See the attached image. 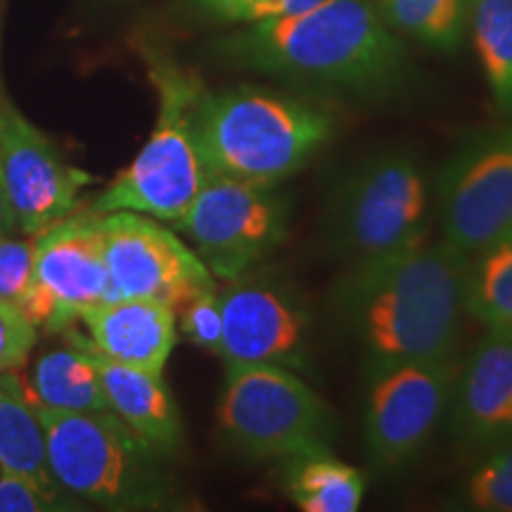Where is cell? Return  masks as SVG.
<instances>
[{"mask_svg": "<svg viewBox=\"0 0 512 512\" xmlns=\"http://www.w3.org/2000/svg\"><path fill=\"white\" fill-rule=\"evenodd\" d=\"M467 316L484 328L512 325V228L470 256Z\"/></svg>", "mask_w": 512, "mask_h": 512, "instance_id": "7402d4cb", "label": "cell"}, {"mask_svg": "<svg viewBox=\"0 0 512 512\" xmlns=\"http://www.w3.org/2000/svg\"><path fill=\"white\" fill-rule=\"evenodd\" d=\"M432 183L406 147H389L349 166L332 185L323 240L347 266L366 264L425 242Z\"/></svg>", "mask_w": 512, "mask_h": 512, "instance_id": "8992f818", "label": "cell"}, {"mask_svg": "<svg viewBox=\"0 0 512 512\" xmlns=\"http://www.w3.org/2000/svg\"><path fill=\"white\" fill-rule=\"evenodd\" d=\"M36 337L38 328L22 309L0 299V373L22 368L36 347Z\"/></svg>", "mask_w": 512, "mask_h": 512, "instance_id": "4316f807", "label": "cell"}, {"mask_svg": "<svg viewBox=\"0 0 512 512\" xmlns=\"http://www.w3.org/2000/svg\"><path fill=\"white\" fill-rule=\"evenodd\" d=\"M55 482L76 501L117 512L188 510L190 498L147 446L112 411L57 413L38 406Z\"/></svg>", "mask_w": 512, "mask_h": 512, "instance_id": "277c9868", "label": "cell"}, {"mask_svg": "<svg viewBox=\"0 0 512 512\" xmlns=\"http://www.w3.org/2000/svg\"><path fill=\"white\" fill-rule=\"evenodd\" d=\"M470 29L496 107L512 117V0H472Z\"/></svg>", "mask_w": 512, "mask_h": 512, "instance_id": "603a6c76", "label": "cell"}, {"mask_svg": "<svg viewBox=\"0 0 512 512\" xmlns=\"http://www.w3.org/2000/svg\"><path fill=\"white\" fill-rule=\"evenodd\" d=\"M195 131L209 174L280 185L328 147L337 119L323 105L297 95L252 86L216 93L204 88Z\"/></svg>", "mask_w": 512, "mask_h": 512, "instance_id": "3957f363", "label": "cell"}, {"mask_svg": "<svg viewBox=\"0 0 512 512\" xmlns=\"http://www.w3.org/2000/svg\"><path fill=\"white\" fill-rule=\"evenodd\" d=\"M482 456L460 489L458 505L479 512H512V439Z\"/></svg>", "mask_w": 512, "mask_h": 512, "instance_id": "cb8c5ba5", "label": "cell"}, {"mask_svg": "<svg viewBox=\"0 0 512 512\" xmlns=\"http://www.w3.org/2000/svg\"><path fill=\"white\" fill-rule=\"evenodd\" d=\"M448 418L467 451L486 453L512 439V325L484 328L458 366Z\"/></svg>", "mask_w": 512, "mask_h": 512, "instance_id": "9a60e30c", "label": "cell"}, {"mask_svg": "<svg viewBox=\"0 0 512 512\" xmlns=\"http://www.w3.org/2000/svg\"><path fill=\"white\" fill-rule=\"evenodd\" d=\"M81 323L88 330L81 339L100 356L155 375L164 373L178 339L176 311L150 299H110L83 313Z\"/></svg>", "mask_w": 512, "mask_h": 512, "instance_id": "2e32d148", "label": "cell"}, {"mask_svg": "<svg viewBox=\"0 0 512 512\" xmlns=\"http://www.w3.org/2000/svg\"><path fill=\"white\" fill-rule=\"evenodd\" d=\"M467 271L470 256L444 240L347 266L330 290V313L368 380L403 363L456 356Z\"/></svg>", "mask_w": 512, "mask_h": 512, "instance_id": "6da1fadb", "label": "cell"}, {"mask_svg": "<svg viewBox=\"0 0 512 512\" xmlns=\"http://www.w3.org/2000/svg\"><path fill=\"white\" fill-rule=\"evenodd\" d=\"M64 505L57 498L48 496L27 479L0 472V512H64Z\"/></svg>", "mask_w": 512, "mask_h": 512, "instance_id": "f1b7e54d", "label": "cell"}, {"mask_svg": "<svg viewBox=\"0 0 512 512\" xmlns=\"http://www.w3.org/2000/svg\"><path fill=\"white\" fill-rule=\"evenodd\" d=\"M93 176L60 155L46 133L0 93V185L27 238L74 214Z\"/></svg>", "mask_w": 512, "mask_h": 512, "instance_id": "5bb4252c", "label": "cell"}, {"mask_svg": "<svg viewBox=\"0 0 512 512\" xmlns=\"http://www.w3.org/2000/svg\"><path fill=\"white\" fill-rule=\"evenodd\" d=\"M235 69L306 93L382 100L411 74L406 46L366 0H320L299 15L247 24L216 43Z\"/></svg>", "mask_w": 512, "mask_h": 512, "instance_id": "7a4b0ae2", "label": "cell"}, {"mask_svg": "<svg viewBox=\"0 0 512 512\" xmlns=\"http://www.w3.org/2000/svg\"><path fill=\"white\" fill-rule=\"evenodd\" d=\"M219 290L223 368L280 366L302 373L309 366L311 318L285 280L256 268L226 280Z\"/></svg>", "mask_w": 512, "mask_h": 512, "instance_id": "7c38bea8", "label": "cell"}, {"mask_svg": "<svg viewBox=\"0 0 512 512\" xmlns=\"http://www.w3.org/2000/svg\"><path fill=\"white\" fill-rule=\"evenodd\" d=\"M0 472L27 479L69 510H83L81 501L55 482L38 401L12 370L0 373Z\"/></svg>", "mask_w": 512, "mask_h": 512, "instance_id": "ac0fdd59", "label": "cell"}, {"mask_svg": "<svg viewBox=\"0 0 512 512\" xmlns=\"http://www.w3.org/2000/svg\"><path fill=\"white\" fill-rule=\"evenodd\" d=\"M318 3L320 0H190V8L211 22L247 27L299 15Z\"/></svg>", "mask_w": 512, "mask_h": 512, "instance_id": "d4e9b609", "label": "cell"}, {"mask_svg": "<svg viewBox=\"0 0 512 512\" xmlns=\"http://www.w3.org/2000/svg\"><path fill=\"white\" fill-rule=\"evenodd\" d=\"M110 299V275L93 211L69 214L34 235V271L17 306L36 328L69 330L88 309Z\"/></svg>", "mask_w": 512, "mask_h": 512, "instance_id": "4fadbf2b", "label": "cell"}, {"mask_svg": "<svg viewBox=\"0 0 512 512\" xmlns=\"http://www.w3.org/2000/svg\"><path fill=\"white\" fill-rule=\"evenodd\" d=\"M472 0H382L380 15L396 34L453 53L470 29Z\"/></svg>", "mask_w": 512, "mask_h": 512, "instance_id": "44dd1931", "label": "cell"}, {"mask_svg": "<svg viewBox=\"0 0 512 512\" xmlns=\"http://www.w3.org/2000/svg\"><path fill=\"white\" fill-rule=\"evenodd\" d=\"M17 230L15 216H12V209L8 200H5L3 185H0V235H12Z\"/></svg>", "mask_w": 512, "mask_h": 512, "instance_id": "f546056e", "label": "cell"}, {"mask_svg": "<svg viewBox=\"0 0 512 512\" xmlns=\"http://www.w3.org/2000/svg\"><path fill=\"white\" fill-rule=\"evenodd\" d=\"M178 313H181V332L188 337V342L207 354L219 356L223 335L219 287L197 294Z\"/></svg>", "mask_w": 512, "mask_h": 512, "instance_id": "484cf974", "label": "cell"}, {"mask_svg": "<svg viewBox=\"0 0 512 512\" xmlns=\"http://www.w3.org/2000/svg\"><path fill=\"white\" fill-rule=\"evenodd\" d=\"M67 332L69 339H74L93 356L110 411L164 458L176 456L178 448L183 446V420L162 375L114 363L88 347L79 332L72 328Z\"/></svg>", "mask_w": 512, "mask_h": 512, "instance_id": "e0dca14e", "label": "cell"}, {"mask_svg": "<svg viewBox=\"0 0 512 512\" xmlns=\"http://www.w3.org/2000/svg\"><path fill=\"white\" fill-rule=\"evenodd\" d=\"M290 197L280 185L207 174L174 226L214 278L233 280L266 261L290 235Z\"/></svg>", "mask_w": 512, "mask_h": 512, "instance_id": "ba28073f", "label": "cell"}, {"mask_svg": "<svg viewBox=\"0 0 512 512\" xmlns=\"http://www.w3.org/2000/svg\"><path fill=\"white\" fill-rule=\"evenodd\" d=\"M458 366L456 356H444L370 377L363 441L375 470H401L430 444L448 415Z\"/></svg>", "mask_w": 512, "mask_h": 512, "instance_id": "8fae6325", "label": "cell"}, {"mask_svg": "<svg viewBox=\"0 0 512 512\" xmlns=\"http://www.w3.org/2000/svg\"><path fill=\"white\" fill-rule=\"evenodd\" d=\"M434 200L441 240L465 256L512 228V117L448 157Z\"/></svg>", "mask_w": 512, "mask_h": 512, "instance_id": "30bf717a", "label": "cell"}, {"mask_svg": "<svg viewBox=\"0 0 512 512\" xmlns=\"http://www.w3.org/2000/svg\"><path fill=\"white\" fill-rule=\"evenodd\" d=\"M72 347L48 351L31 370V394L38 406L57 413L110 411L93 356L74 339Z\"/></svg>", "mask_w": 512, "mask_h": 512, "instance_id": "ffe728a7", "label": "cell"}, {"mask_svg": "<svg viewBox=\"0 0 512 512\" xmlns=\"http://www.w3.org/2000/svg\"><path fill=\"white\" fill-rule=\"evenodd\" d=\"M34 238L22 240L0 235V299L17 304L31 283Z\"/></svg>", "mask_w": 512, "mask_h": 512, "instance_id": "83f0119b", "label": "cell"}, {"mask_svg": "<svg viewBox=\"0 0 512 512\" xmlns=\"http://www.w3.org/2000/svg\"><path fill=\"white\" fill-rule=\"evenodd\" d=\"M95 216L112 299H150L178 313L197 294L219 287L195 249L164 221L136 211Z\"/></svg>", "mask_w": 512, "mask_h": 512, "instance_id": "9c48e42d", "label": "cell"}, {"mask_svg": "<svg viewBox=\"0 0 512 512\" xmlns=\"http://www.w3.org/2000/svg\"><path fill=\"white\" fill-rule=\"evenodd\" d=\"M145 64L157 91L155 128L143 150L107 185L91 211H136L176 223L209 174L195 131V112L204 83L195 72L157 50H147Z\"/></svg>", "mask_w": 512, "mask_h": 512, "instance_id": "5b68a950", "label": "cell"}, {"mask_svg": "<svg viewBox=\"0 0 512 512\" xmlns=\"http://www.w3.org/2000/svg\"><path fill=\"white\" fill-rule=\"evenodd\" d=\"M285 494L302 512H356L366 496V477L330 446L306 448L280 460Z\"/></svg>", "mask_w": 512, "mask_h": 512, "instance_id": "d6986e66", "label": "cell"}, {"mask_svg": "<svg viewBox=\"0 0 512 512\" xmlns=\"http://www.w3.org/2000/svg\"><path fill=\"white\" fill-rule=\"evenodd\" d=\"M216 418L223 444L247 463H280L330 446L335 432L328 403L299 373L280 366L226 370Z\"/></svg>", "mask_w": 512, "mask_h": 512, "instance_id": "52a82bcc", "label": "cell"}]
</instances>
